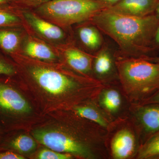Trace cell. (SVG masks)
Listing matches in <instances>:
<instances>
[{
  "label": "cell",
  "instance_id": "cell-1",
  "mask_svg": "<svg viewBox=\"0 0 159 159\" xmlns=\"http://www.w3.org/2000/svg\"><path fill=\"white\" fill-rule=\"evenodd\" d=\"M99 31L114 40L123 52L138 54L148 51L159 25V18L150 15L137 17L120 14L108 8L91 19Z\"/></svg>",
  "mask_w": 159,
  "mask_h": 159
},
{
  "label": "cell",
  "instance_id": "cell-2",
  "mask_svg": "<svg viewBox=\"0 0 159 159\" xmlns=\"http://www.w3.org/2000/svg\"><path fill=\"white\" fill-rule=\"evenodd\" d=\"M105 8L98 0H54L36 7V12L57 25L68 26L91 19Z\"/></svg>",
  "mask_w": 159,
  "mask_h": 159
},
{
  "label": "cell",
  "instance_id": "cell-3",
  "mask_svg": "<svg viewBox=\"0 0 159 159\" xmlns=\"http://www.w3.org/2000/svg\"><path fill=\"white\" fill-rule=\"evenodd\" d=\"M122 84L140 97L154 94L159 89V64L140 58L122 59L117 62Z\"/></svg>",
  "mask_w": 159,
  "mask_h": 159
},
{
  "label": "cell",
  "instance_id": "cell-4",
  "mask_svg": "<svg viewBox=\"0 0 159 159\" xmlns=\"http://www.w3.org/2000/svg\"><path fill=\"white\" fill-rule=\"evenodd\" d=\"M35 140L51 150L88 157L89 152L83 144L68 135L50 129H37L32 133Z\"/></svg>",
  "mask_w": 159,
  "mask_h": 159
},
{
  "label": "cell",
  "instance_id": "cell-5",
  "mask_svg": "<svg viewBox=\"0 0 159 159\" xmlns=\"http://www.w3.org/2000/svg\"><path fill=\"white\" fill-rule=\"evenodd\" d=\"M30 73L38 84L51 95L65 93L77 85L73 80L52 69L34 66L30 69Z\"/></svg>",
  "mask_w": 159,
  "mask_h": 159
},
{
  "label": "cell",
  "instance_id": "cell-6",
  "mask_svg": "<svg viewBox=\"0 0 159 159\" xmlns=\"http://www.w3.org/2000/svg\"><path fill=\"white\" fill-rule=\"evenodd\" d=\"M0 108L15 114L28 113L31 111L30 104L19 92L1 83Z\"/></svg>",
  "mask_w": 159,
  "mask_h": 159
},
{
  "label": "cell",
  "instance_id": "cell-7",
  "mask_svg": "<svg viewBox=\"0 0 159 159\" xmlns=\"http://www.w3.org/2000/svg\"><path fill=\"white\" fill-rule=\"evenodd\" d=\"M158 0H120L107 8L120 14L137 17H144L152 14L155 11Z\"/></svg>",
  "mask_w": 159,
  "mask_h": 159
},
{
  "label": "cell",
  "instance_id": "cell-8",
  "mask_svg": "<svg viewBox=\"0 0 159 159\" xmlns=\"http://www.w3.org/2000/svg\"><path fill=\"white\" fill-rule=\"evenodd\" d=\"M24 16L34 31L47 39L59 41L64 38V32L57 25L43 19L29 11L24 12Z\"/></svg>",
  "mask_w": 159,
  "mask_h": 159
},
{
  "label": "cell",
  "instance_id": "cell-9",
  "mask_svg": "<svg viewBox=\"0 0 159 159\" xmlns=\"http://www.w3.org/2000/svg\"><path fill=\"white\" fill-rule=\"evenodd\" d=\"M111 147L115 158H127L131 155L134 149L135 139L133 135L126 129L120 131L114 137Z\"/></svg>",
  "mask_w": 159,
  "mask_h": 159
},
{
  "label": "cell",
  "instance_id": "cell-10",
  "mask_svg": "<svg viewBox=\"0 0 159 159\" xmlns=\"http://www.w3.org/2000/svg\"><path fill=\"white\" fill-rule=\"evenodd\" d=\"M65 57L71 67L80 73H88L92 67V58L89 54L75 48H70L65 51Z\"/></svg>",
  "mask_w": 159,
  "mask_h": 159
},
{
  "label": "cell",
  "instance_id": "cell-11",
  "mask_svg": "<svg viewBox=\"0 0 159 159\" xmlns=\"http://www.w3.org/2000/svg\"><path fill=\"white\" fill-rule=\"evenodd\" d=\"M139 116L143 127L147 132L159 131V105L142 107L139 112Z\"/></svg>",
  "mask_w": 159,
  "mask_h": 159
},
{
  "label": "cell",
  "instance_id": "cell-12",
  "mask_svg": "<svg viewBox=\"0 0 159 159\" xmlns=\"http://www.w3.org/2000/svg\"><path fill=\"white\" fill-rule=\"evenodd\" d=\"M78 36L84 45L91 50L100 48L102 43V38L100 31L96 26H84L80 28Z\"/></svg>",
  "mask_w": 159,
  "mask_h": 159
},
{
  "label": "cell",
  "instance_id": "cell-13",
  "mask_svg": "<svg viewBox=\"0 0 159 159\" xmlns=\"http://www.w3.org/2000/svg\"><path fill=\"white\" fill-rule=\"evenodd\" d=\"M24 51L28 56L41 60L51 61L56 58L55 54L48 46L35 41H28L24 46Z\"/></svg>",
  "mask_w": 159,
  "mask_h": 159
},
{
  "label": "cell",
  "instance_id": "cell-14",
  "mask_svg": "<svg viewBox=\"0 0 159 159\" xmlns=\"http://www.w3.org/2000/svg\"><path fill=\"white\" fill-rule=\"evenodd\" d=\"M113 60L110 51L106 47L99 50L94 61V68L99 76H105L112 69Z\"/></svg>",
  "mask_w": 159,
  "mask_h": 159
},
{
  "label": "cell",
  "instance_id": "cell-15",
  "mask_svg": "<svg viewBox=\"0 0 159 159\" xmlns=\"http://www.w3.org/2000/svg\"><path fill=\"white\" fill-rule=\"evenodd\" d=\"M20 34L11 30H0V47L7 53L15 51L19 46Z\"/></svg>",
  "mask_w": 159,
  "mask_h": 159
},
{
  "label": "cell",
  "instance_id": "cell-16",
  "mask_svg": "<svg viewBox=\"0 0 159 159\" xmlns=\"http://www.w3.org/2000/svg\"><path fill=\"white\" fill-rule=\"evenodd\" d=\"M138 157L142 159L159 158V133L144 144L139 151Z\"/></svg>",
  "mask_w": 159,
  "mask_h": 159
},
{
  "label": "cell",
  "instance_id": "cell-17",
  "mask_svg": "<svg viewBox=\"0 0 159 159\" xmlns=\"http://www.w3.org/2000/svg\"><path fill=\"white\" fill-rule=\"evenodd\" d=\"M13 149L21 153H30L36 149V142L31 137L27 135L22 134L13 139L10 144Z\"/></svg>",
  "mask_w": 159,
  "mask_h": 159
},
{
  "label": "cell",
  "instance_id": "cell-18",
  "mask_svg": "<svg viewBox=\"0 0 159 159\" xmlns=\"http://www.w3.org/2000/svg\"><path fill=\"white\" fill-rule=\"evenodd\" d=\"M75 111L80 116L93 121L102 127L107 126L105 119L95 109L89 107H78L75 108Z\"/></svg>",
  "mask_w": 159,
  "mask_h": 159
},
{
  "label": "cell",
  "instance_id": "cell-19",
  "mask_svg": "<svg viewBox=\"0 0 159 159\" xmlns=\"http://www.w3.org/2000/svg\"><path fill=\"white\" fill-rule=\"evenodd\" d=\"M102 101L106 108L111 111H115L121 105V96L117 91L109 90L103 95Z\"/></svg>",
  "mask_w": 159,
  "mask_h": 159
},
{
  "label": "cell",
  "instance_id": "cell-20",
  "mask_svg": "<svg viewBox=\"0 0 159 159\" xmlns=\"http://www.w3.org/2000/svg\"><path fill=\"white\" fill-rule=\"evenodd\" d=\"M0 4V27L14 25L20 22L19 18Z\"/></svg>",
  "mask_w": 159,
  "mask_h": 159
},
{
  "label": "cell",
  "instance_id": "cell-21",
  "mask_svg": "<svg viewBox=\"0 0 159 159\" xmlns=\"http://www.w3.org/2000/svg\"><path fill=\"white\" fill-rule=\"evenodd\" d=\"M72 157V155L70 153H62L51 149H43L38 156L39 159H70Z\"/></svg>",
  "mask_w": 159,
  "mask_h": 159
},
{
  "label": "cell",
  "instance_id": "cell-22",
  "mask_svg": "<svg viewBox=\"0 0 159 159\" xmlns=\"http://www.w3.org/2000/svg\"><path fill=\"white\" fill-rule=\"evenodd\" d=\"M54 0H10V2H13L28 6L37 7L40 5Z\"/></svg>",
  "mask_w": 159,
  "mask_h": 159
},
{
  "label": "cell",
  "instance_id": "cell-23",
  "mask_svg": "<svg viewBox=\"0 0 159 159\" xmlns=\"http://www.w3.org/2000/svg\"><path fill=\"white\" fill-rule=\"evenodd\" d=\"M16 73L12 66L0 59V75H12Z\"/></svg>",
  "mask_w": 159,
  "mask_h": 159
},
{
  "label": "cell",
  "instance_id": "cell-24",
  "mask_svg": "<svg viewBox=\"0 0 159 159\" xmlns=\"http://www.w3.org/2000/svg\"><path fill=\"white\" fill-rule=\"evenodd\" d=\"M22 156L15 152H7L0 153V159H24Z\"/></svg>",
  "mask_w": 159,
  "mask_h": 159
},
{
  "label": "cell",
  "instance_id": "cell-25",
  "mask_svg": "<svg viewBox=\"0 0 159 159\" xmlns=\"http://www.w3.org/2000/svg\"><path fill=\"white\" fill-rule=\"evenodd\" d=\"M107 8H109L119 2L120 0H98Z\"/></svg>",
  "mask_w": 159,
  "mask_h": 159
},
{
  "label": "cell",
  "instance_id": "cell-26",
  "mask_svg": "<svg viewBox=\"0 0 159 159\" xmlns=\"http://www.w3.org/2000/svg\"><path fill=\"white\" fill-rule=\"evenodd\" d=\"M148 102L150 103L159 104V89L148 100Z\"/></svg>",
  "mask_w": 159,
  "mask_h": 159
},
{
  "label": "cell",
  "instance_id": "cell-27",
  "mask_svg": "<svg viewBox=\"0 0 159 159\" xmlns=\"http://www.w3.org/2000/svg\"><path fill=\"white\" fill-rule=\"evenodd\" d=\"M153 41L156 43V44L159 46V25L157 28L155 33Z\"/></svg>",
  "mask_w": 159,
  "mask_h": 159
},
{
  "label": "cell",
  "instance_id": "cell-28",
  "mask_svg": "<svg viewBox=\"0 0 159 159\" xmlns=\"http://www.w3.org/2000/svg\"><path fill=\"white\" fill-rule=\"evenodd\" d=\"M10 2V0H0V4H6Z\"/></svg>",
  "mask_w": 159,
  "mask_h": 159
},
{
  "label": "cell",
  "instance_id": "cell-29",
  "mask_svg": "<svg viewBox=\"0 0 159 159\" xmlns=\"http://www.w3.org/2000/svg\"><path fill=\"white\" fill-rule=\"evenodd\" d=\"M155 11H156L157 14V16L159 18V2L158 3L157 6Z\"/></svg>",
  "mask_w": 159,
  "mask_h": 159
},
{
  "label": "cell",
  "instance_id": "cell-30",
  "mask_svg": "<svg viewBox=\"0 0 159 159\" xmlns=\"http://www.w3.org/2000/svg\"><path fill=\"white\" fill-rule=\"evenodd\" d=\"M154 62L159 64V57L156 58V59L154 60Z\"/></svg>",
  "mask_w": 159,
  "mask_h": 159
},
{
  "label": "cell",
  "instance_id": "cell-31",
  "mask_svg": "<svg viewBox=\"0 0 159 159\" xmlns=\"http://www.w3.org/2000/svg\"><path fill=\"white\" fill-rule=\"evenodd\" d=\"M158 1H159V0H158Z\"/></svg>",
  "mask_w": 159,
  "mask_h": 159
}]
</instances>
